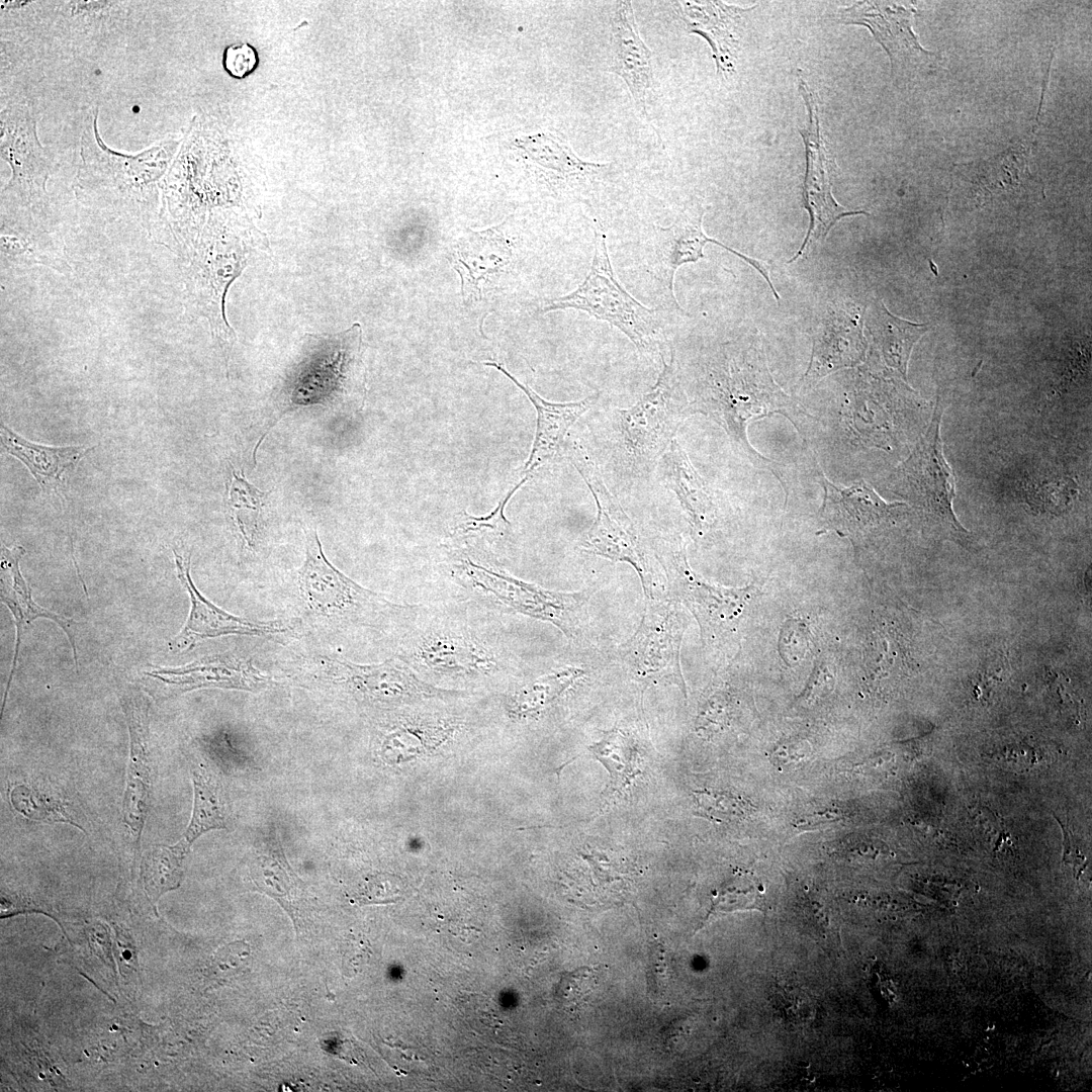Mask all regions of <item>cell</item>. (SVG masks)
I'll list each match as a JSON object with an SVG mask.
<instances>
[{
	"label": "cell",
	"instance_id": "ab89813d",
	"mask_svg": "<svg viewBox=\"0 0 1092 1092\" xmlns=\"http://www.w3.org/2000/svg\"><path fill=\"white\" fill-rule=\"evenodd\" d=\"M526 482L521 478L487 516L475 517L463 512L454 528L453 536L459 539L502 537L511 526L505 517V508L516 491Z\"/></svg>",
	"mask_w": 1092,
	"mask_h": 1092
},
{
	"label": "cell",
	"instance_id": "cb8c5ba5",
	"mask_svg": "<svg viewBox=\"0 0 1092 1092\" xmlns=\"http://www.w3.org/2000/svg\"><path fill=\"white\" fill-rule=\"evenodd\" d=\"M25 553L26 550L22 545L15 544L12 547H7L6 545H4V543H1L0 597L1 602L10 610L14 618L16 627L14 655L6 686V691L4 693L1 713H3L7 695L10 690L12 678L15 672L22 634L30 627L32 622L36 619H49L51 621H54L56 624L59 625L60 628L63 629L71 644L74 654V660L78 669L77 648L75 645V639L72 631V626L74 622L70 618H67L52 610L39 606L33 600L31 588L28 582L24 579L19 566V561L25 555Z\"/></svg>",
	"mask_w": 1092,
	"mask_h": 1092
},
{
	"label": "cell",
	"instance_id": "4dcf8cb0",
	"mask_svg": "<svg viewBox=\"0 0 1092 1092\" xmlns=\"http://www.w3.org/2000/svg\"><path fill=\"white\" fill-rule=\"evenodd\" d=\"M867 325L886 364L906 378L912 349L929 330L928 325L914 324L897 317L882 301L873 306Z\"/></svg>",
	"mask_w": 1092,
	"mask_h": 1092
},
{
	"label": "cell",
	"instance_id": "74e56055",
	"mask_svg": "<svg viewBox=\"0 0 1092 1092\" xmlns=\"http://www.w3.org/2000/svg\"><path fill=\"white\" fill-rule=\"evenodd\" d=\"M1076 483L1067 477H1042L1023 482L1021 491L1025 503L1037 513L1060 514L1074 500Z\"/></svg>",
	"mask_w": 1092,
	"mask_h": 1092
},
{
	"label": "cell",
	"instance_id": "83f0119b",
	"mask_svg": "<svg viewBox=\"0 0 1092 1092\" xmlns=\"http://www.w3.org/2000/svg\"><path fill=\"white\" fill-rule=\"evenodd\" d=\"M657 466L664 485L675 494L693 532L703 535L716 520V506L704 479L676 439Z\"/></svg>",
	"mask_w": 1092,
	"mask_h": 1092
},
{
	"label": "cell",
	"instance_id": "ac0fdd59",
	"mask_svg": "<svg viewBox=\"0 0 1092 1092\" xmlns=\"http://www.w3.org/2000/svg\"><path fill=\"white\" fill-rule=\"evenodd\" d=\"M0 252L5 268L40 265L62 274L72 271L64 241L44 214L1 209Z\"/></svg>",
	"mask_w": 1092,
	"mask_h": 1092
},
{
	"label": "cell",
	"instance_id": "52a82bcc",
	"mask_svg": "<svg viewBox=\"0 0 1092 1092\" xmlns=\"http://www.w3.org/2000/svg\"><path fill=\"white\" fill-rule=\"evenodd\" d=\"M569 458L597 507L595 521L580 542L581 548L611 561L629 564L639 576L648 601L665 599L667 583L664 574L655 565L657 559L654 553L648 549L634 522L606 485L596 461L578 443L571 446Z\"/></svg>",
	"mask_w": 1092,
	"mask_h": 1092
},
{
	"label": "cell",
	"instance_id": "7402d4cb",
	"mask_svg": "<svg viewBox=\"0 0 1092 1092\" xmlns=\"http://www.w3.org/2000/svg\"><path fill=\"white\" fill-rule=\"evenodd\" d=\"M494 367L507 376L529 398L536 410L537 424L529 458L524 465L522 477L526 481L544 465L559 455L565 436L570 428L586 414L599 400L596 392L582 399L570 402H552L544 399L528 384L522 383L500 364L489 361L484 363Z\"/></svg>",
	"mask_w": 1092,
	"mask_h": 1092
},
{
	"label": "cell",
	"instance_id": "ee69618b",
	"mask_svg": "<svg viewBox=\"0 0 1092 1092\" xmlns=\"http://www.w3.org/2000/svg\"><path fill=\"white\" fill-rule=\"evenodd\" d=\"M223 64L230 75L235 78H244L257 67L258 55L249 43L233 44L225 49Z\"/></svg>",
	"mask_w": 1092,
	"mask_h": 1092
},
{
	"label": "cell",
	"instance_id": "8d00e7d4",
	"mask_svg": "<svg viewBox=\"0 0 1092 1092\" xmlns=\"http://www.w3.org/2000/svg\"><path fill=\"white\" fill-rule=\"evenodd\" d=\"M189 847L178 841L175 845L157 844L144 856L142 877L144 888L155 903L166 892L179 887L183 858Z\"/></svg>",
	"mask_w": 1092,
	"mask_h": 1092
},
{
	"label": "cell",
	"instance_id": "484cf974",
	"mask_svg": "<svg viewBox=\"0 0 1092 1092\" xmlns=\"http://www.w3.org/2000/svg\"><path fill=\"white\" fill-rule=\"evenodd\" d=\"M672 4L688 32L700 34L709 42L718 73L724 77L732 74L742 15L747 9L711 1H679Z\"/></svg>",
	"mask_w": 1092,
	"mask_h": 1092
},
{
	"label": "cell",
	"instance_id": "30bf717a",
	"mask_svg": "<svg viewBox=\"0 0 1092 1092\" xmlns=\"http://www.w3.org/2000/svg\"><path fill=\"white\" fill-rule=\"evenodd\" d=\"M0 155L11 176L1 191V209L44 214L49 201L47 183L56 167L40 144L36 119L26 102H13L0 113Z\"/></svg>",
	"mask_w": 1092,
	"mask_h": 1092
},
{
	"label": "cell",
	"instance_id": "f35d334b",
	"mask_svg": "<svg viewBox=\"0 0 1092 1092\" xmlns=\"http://www.w3.org/2000/svg\"><path fill=\"white\" fill-rule=\"evenodd\" d=\"M13 807L31 820L44 822H67L81 828L73 821L64 804L41 790L32 787L16 786L10 795Z\"/></svg>",
	"mask_w": 1092,
	"mask_h": 1092
},
{
	"label": "cell",
	"instance_id": "ffe728a7",
	"mask_svg": "<svg viewBox=\"0 0 1092 1092\" xmlns=\"http://www.w3.org/2000/svg\"><path fill=\"white\" fill-rule=\"evenodd\" d=\"M449 259L460 276L463 301L470 303L481 299V285L492 283L509 271L513 246L503 224L469 230L451 247Z\"/></svg>",
	"mask_w": 1092,
	"mask_h": 1092
},
{
	"label": "cell",
	"instance_id": "ba28073f",
	"mask_svg": "<svg viewBox=\"0 0 1092 1092\" xmlns=\"http://www.w3.org/2000/svg\"><path fill=\"white\" fill-rule=\"evenodd\" d=\"M300 594L315 614L364 626H376L380 620L407 622L421 608L396 605L364 588L326 558L314 530L306 531V554L298 572Z\"/></svg>",
	"mask_w": 1092,
	"mask_h": 1092
},
{
	"label": "cell",
	"instance_id": "f6af8a7d",
	"mask_svg": "<svg viewBox=\"0 0 1092 1092\" xmlns=\"http://www.w3.org/2000/svg\"><path fill=\"white\" fill-rule=\"evenodd\" d=\"M732 711L731 701L728 695L716 693L711 696L700 714L701 727L714 729L722 726L730 720Z\"/></svg>",
	"mask_w": 1092,
	"mask_h": 1092
},
{
	"label": "cell",
	"instance_id": "d590c367",
	"mask_svg": "<svg viewBox=\"0 0 1092 1092\" xmlns=\"http://www.w3.org/2000/svg\"><path fill=\"white\" fill-rule=\"evenodd\" d=\"M194 805L190 823L179 840L190 848L192 842L211 829L226 828V812L218 782L204 768L192 770Z\"/></svg>",
	"mask_w": 1092,
	"mask_h": 1092
},
{
	"label": "cell",
	"instance_id": "7c38bea8",
	"mask_svg": "<svg viewBox=\"0 0 1092 1092\" xmlns=\"http://www.w3.org/2000/svg\"><path fill=\"white\" fill-rule=\"evenodd\" d=\"M686 627V617L676 600L648 601L638 628L621 646L623 661L638 678L667 680L686 695L679 658Z\"/></svg>",
	"mask_w": 1092,
	"mask_h": 1092
},
{
	"label": "cell",
	"instance_id": "4fadbf2b",
	"mask_svg": "<svg viewBox=\"0 0 1092 1092\" xmlns=\"http://www.w3.org/2000/svg\"><path fill=\"white\" fill-rule=\"evenodd\" d=\"M653 553L672 597L695 615L703 632L722 633L739 620L751 587L727 588L704 580L689 565L685 545L676 539L654 540Z\"/></svg>",
	"mask_w": 1092,
	"mask_h": 1092
},
{
	"label": "cell",
	"instance_id": "c3c4849f",
	"mask_svg": "<svg viewBox=\"0 0 1092 1092\" xmlns=\"http://www.w3.org/2000/svg\"><path fill=\"white\" fill-rule=\"evenodd\" d=\"M838 820L837 812L833 810H827L825 812H818L799 820L797 827L801 829L814 828L822 825H828L829 823Z\"/></svg>",
	"mask_w": 1092,
	"mask_h": 1092
},
{
	"label": "cell",
	"instance_id": "60d3db41",
	"mask_svg": "<svg viewBox=\"0 0 1092 1092\" xmlns=\"http://www.w3.org/2000/svg\"><path fill=\"white\" fill-rule=\"evenodd\" d=\"M762 904L761 885L751 876L738 875L721 888L714 899L712 910L714 912L761 910Z\"/></svg>",
	"mask_w": 1092,
	"mask_h": 1092
},
{
	"label": "cell",
	"instance_id": "f1b7e54d",
	"mask_svg": "<svg viewBox=\"0 0 1092 1092\" xmlns=\"http://www.w3.org/2000/svg\"><path fill=\"white\" fill-rule=\"evenodd\" d=\"M1 444L29 470L43 492L58 493L69 474L97 446L53 447L30 442L1 423Z\"/></svg>",
	"mask_w": 1092,
	"mask_h": 1092
},
{
	"label": "cell",
	"instance_id": "9c48e42d",
	"mask_svg": "<svg viewBox=\"0 0 1092 1092\" xmlns=\"http://www.w3.org/2000/svg\"><path fill=\"white\" fill-rule=\"evenodd\" d=\"M943 406L939 399L925 434L898 470L899 491L910 500L936 533L965 539L969 532L953 512L954 475L948 465L940 438Z\"/></svg>",
	"mask_w": 1092,
	"mask_h": 1092
},
{
	"label": "cell",
	"instance_id": "44dd1931",
	"mask_svg": "<svg viewBox=\"0 0 1092 1092\" xmlns=\"http://www.w3.org/2000/svg\"><path fill=\"white\" fill-rule=\"evenodd\" d=\"M145 675L167 696L200 688L257 691L267 679L252 663L235 654L205 656L177 667H153Z\"/></svg>",
	"mask_w": 1092,
	"mask_h": 1092
},
{
	"label": "cell",
	"instance_id": "b9f144b4",
	"mask_svg": "<svg viewBox=\"0 0 1092 1092\" xmlns=\"http://www.w3.org/2000/svg\"><path fill=\"white\" fill-rule=\"evenodd\" d=\"M695 799L698 809L705 817L718 821L742 819L751 810L747 802L728 793L696 792Z\"/></svg>",
	"mask_w": 1092,
	"mask_h": 1092
},
{
	"label": "cell",
	"instance_id": "d6a6232c",
	"mask_svg": "<svg viewBox=\"0 0 1092 1092\" xmlns=\"http://www.w3.org/2000/svg\"><path fill=\"white\" fill-rule=\"evenodd\" d=\"M586 671L574 665L557 667L519 686L509 700V708L518 716L539 713L551 706Z\"/></svg>",
	"mask_w": 1092,
	"mask_h": 1092
},
{
	"label": "cell",
	"instance_id": "5bb4252c",
	"mask_svg": "<svg viewBox=\"0 0 1092 1092\" xmlns=\"http://www.w3.org/2000/svg\"><path fill=\"white\" fill-rule=\"evenodd\" d=\"M704 214L705 207L702 202L693 199L686 203L669 226H653L652 251L647 262V272L655 281L664 305L677 311L681 308L674 296V275L681 265L704 259L703 250L708 243L728 250L759 273H763L765 269L760 261L708 237L703 231Z\"/></svg>",
	"mask_w": 1092,
	"mask_h": 1092
},
{
	"label": "cell",
	"instance_id": "8992f818",
	"mask_svg": "<svg viewBox=\"0 0 1092 1092\" xmlns=\"http://www.w3.org/2000/svg\"><path fill=\"white\" fill-rule=\"evenodd\" d=\"M361 356L359 324L334 334H306L276 393L278 420L290 410L342 398L355 381L361 382Z\"/></svg>",
	"mask_w": 1092,
	"mask_h": 1092
},
{
	"label": "cell",
	"instance_id": "6da1fadb",
	"mask_svg": "<svg viewBox=\"0 0 1092 1092\" xmlns=\"http://www.w3.org/2000/svg\"><path fill=\"white\" fill-rule=\"evenodd\" d=\"M97 119L98 107L84 118L81 161L73 182L76 198L94 210L140 222L151 237L177 143L164 139L138 154H122L105 145Z\"/></svg>",
	"mask_w": 1092,
	"mask_h": 1092
},
{
	"label": "cell",
	"instance_id": "e575fe53",
	"mask_svg": "<svg viewBox=\"0 0 1092 1092\" xmlns=\"http://www.w3.org/2000/svg\"><path fill=\"white\" fill-rule=\"evenodd\" d=\"M594 756L605 766L615 790L622 792L640 774L641 755L638 743L627 732L614 728L589 746Z\"/></svg>",
	"mask_w": 1092,
	"mask_h": 1092
},
{
	"label": "cell",
	"instance_id": "603a6c76",
	"mask_svg": "<svg viewBox=\"0 0 1092 1092\" xmlns=\"http://www.w3.org/2000/svg\"><path fill=\"white\" fill-rule=\"evenodd\" d=\"M610 23V59L605 71L624 80L639 114L650 124L646 94L652 86L653 53L640 36L632 3L618 2Z\"/></svg>",
	"mask_w": 1092,
	"mask_h": 1092
},
{
	"label": "cell",
	"instance_id": "4316f807",
	"mask_svg": "<svg viewBox=\"0 0 1092 1092\" xmlns=\"http://www.w3.org/2000/svg\"><path fill=\"white\" fill-rule=\"evenodd\" d=\"M521 148L538 165L549 186L558 190L582 192L590 189L607 174L610 166L582 161L567 144L551 133L524 138Z\"/></svg>",
	"mask_w": 1092,
	"mask_h": 1092
},
{
	"label": "cell",
	"instance_id": "836d02e7",
	"mask_svg": "<svg viewBox=\"0 0 1092 1092\" xmlns=\"http://www.w3.org/2000/svg\"><path fill=\"white\" fill-rule=\"evenodd\" d=\"M226 507L235 533L249 550L256 546L261 528V512L267 493L251 484L242 471L232 466Z\"/></svg>",
	"mask_w": 1092,
	"mask_h": 1092
},
{
	"label": "cell",
	"instance_id": "f546056e",
	"mask_svg": "<svg viewBox=\"0 0 1092 1092\" xmlns=\"http://www.w3.org/2000/svg\"><path fill=\"white\" fill-rule=\"evenodd\" d=\"M864 351L866 343L857 320L844 311H834L814 337L805 379H818L839 368L853 366L861 361Z\"/></svg>",
	"mask_w": 1092,
	"mask_h": 1092
},
{
	"label": "cell",
	"instance_id": "7bdbcfd3",
	"mask_svg": "<svg viewBox=\"0 0 1092 1092\" xmlns=\"http://www.w3.org/2000/svg\"><path fill=\"white\" fill-rule=\"evenodd\" d=\"M809 646V632L805 624L792 620L787 622L781 632L779 650L783 659L794 664L800 661Z\"/></svg>",
	"mask_w": 1092,
	"mask_h": 1092
},
{
	"label": "cell",
	"instance_id": "7dc6e473",
	"mask_svg": "<svg viewBox=\"0 0 1092 1092\" xmlns=\"http://www.w3.org/2000/svg\"><path fill=\"white\" fill-rule=\"evenodd\" d=\"M808 752L809 746L804 741L793 740L780 745L774 755L779 762L788 763L803 759Z\"/></svg>",
	"mask_w": 1092,
	"mask_h": 1092
},
{
	"label": "cell",
	"instance_id": "e0dca14e",
	"mask_svg": "<svg viewBox=\"0 0 1092 1092\" xmlns=\"http://www.w3.org/2000/svg\"><path fill=\"white\" fill-rule=\"evenodd\" d=\"M176 573L190 598V612L181 631L170 639L172 652H185L200 641L226 635H267L287 631L282 622H253L216 607L197 590L190 575V554L172 550Z\"/></svg>",
	"mask_w": 1092,
	"mask_h": 1092
},
{
	"label": "cell",
	"instance_id": "3957f363",
	"mask_svg": "<svg viewBox=\"0 0 1092 1092\" xmlns=\"http://www.w3.org/2000/svg\"><path fill=\"white\" fill-rule=\"evenodd\" d=\"M396 655L424 681L475 682L507 673L500 639L464 611L422 616Z\"/></svg>",
	"mask_w": 1092,
	"mask_h": 1092
},
{
	"label": "cell",
	"instance_id": "8fae6325",
	"mask_svg": "<svg viewBox=\"0 0 1092 1092\" xmlns=\"http://www.w3.org/2000/svg\"><path fill=\"white\" fill-rule=\"evenodd\" d=\"M463 566L465 577L462 580L469 581L466 585L485 603L503 611L549 622L569 638L577 635L582 609L588 599L586 592L549 590L469 560Z\"/></svg>",
	"mask_w": 1092,
	"mask_h": 1092
},
{
	"label": "cell",
	"instance_id": "7a4b0ae2",
	"mask_svg": "<svg viewBox=\"0 0 1092 1092\" xmlns=\"http://www.w3.org/2000/svg\"><path fill=\"white\" fill-rule=\"evenodd\" d=\"M692 414H703L718 423L732 445L754 462L765 461L747 439V425L752 419L797 412L791 398L771 379L756 352L728 349L710 358L704 365L689 400ZM792 421V419H791Z\"/></svg>",
	"mask_w": 1092,
	"mask_h": 1092
},
{
	"label": "cell",
	"instance_id": "d4e9b609",
	"mask_svg": "<svg viewBox=\"0 0 1092 1092\" xmlns=\"http://www.w3.org/2000/svg\"><path fill=\"white\" fill-rule=\"evenodd\" d=\"M824 499L820 516L827 529L843 535L868 532L886 522L892 511L903 505L887 504L864 481L841 487L821 476Z\"/></svg>",
	"mask_w": 1092,
	"mask_h": 1092
},
{
	"label": "cell",
	"instance_id": "bcb514c9",
	"mask_svg": "<svg viewBox=\"0 0 1092 1092\" xmlns=\"http://www.w3.org/2000/svg\"><path fill=\"white\" fill-rule=\"evenodd\" d=\"M834 684V677L828 670V667L823 664H817L814 668L806 690L802 694V698L808 702H812L821 696L828 694Z\"/></svg>",
	"mask_w": 1092,
	"mask_h": 1092
},
{
	"label": "cell",
	"instance_id": "5b68a950",
	"mask_svg": "<svg viewBox=\"0 0 1092 1092\" xmlns=\"http://www.w3.org/2000/svg\"><path fill=\"white\" fill-rule=\"evenodd\" d=\"M654 386L633 405L613 412V429L620 457L634 475L650 473L661 459L682 421L692 416L681 388L673 349Z\"/></svg>",
	"mask_w": 1092,
	"mask_h": 1092
},
{
	"label": "cell",
	"instance_id": "d6986e66",
	"mask_svg": "<svg viewBox=\"0 0 1092 1092\" xmlns=\"http://www.w3.org/2000/svg\"><path fill=\"white\" fill-rule=\"evenodd\" d=\"M326 666L337 681L375 702L399 704L453 693L427 684L397 656L369 665L337 659Z\"/></svg>",
	"mask_w": 1092,
	"mask_h": 1092
},
{
	"label": "cell",
	"instance_id": "1f68e13d",
	"mask_svg": "<svg viewBox=\"0 0 1092 1092\" xmlns=\"http://www.w3.org/2000/svg\"><path fill=\"white\" fill-rule=\"evenodd\" d=\"M454 720L442 717L406 718L384 737L382 751L394 760H408L439 747L456 731Z\"/></svg>",
	"mask_w": 1092,
	"mask_h": 1092
},
{
	"label": "cell",
	"instance_id": "277c9868",
	"mask_svg": "<svg viewBox=\"0 0 1092 1092\" xmlns=\"http://www.w3.org/2000/svg\"><path fill=\"white\" fill-rule=\"evenodd\" d=\"M578 309L620 330L644 356H662L665 344L661 311L636 300L617 280L610 261L607 236L602 225L595 229V252L589 271L572 292L546 299L537 310L544 313Z\"/></svg>",
	"mask_w": 1092,
	"mask_h": 1092
},
{
	"label": "cell",
	"instance_id": "9a60e30c",
	"mask_svg": "<svg viewBox=\"0 0 1092 1092\" xmlns=\"http://www.w3.org/2000/svg\"><path fill=\"white\" fill-rule=\"evenodd\" d=\"M798 80L799 91L808 111L807 126L800 128V133L806 148L807 166L803 195L805 207L810 215V225L805 241L789 262L802 257L814 243L824 240L842 217L866 213L863 210L846 209L834 199L831 192L830 173L835 164L828 156L821 133L818 104L802 76H799Z\"/></svg>",
	"mask_w": 1092,
	"mask_h": 1092
},
{
	"label": "cell",
	"instance_id": "2e32d148",
	"mask_svg": "<svg viewBox=\"0 0 1092 1092\" xmlns=\"http://www.w3.org/2000/svg\"><path fill=\"white\" fill-rule=\"evenodd\" d=\"M915 10L896 2L863 1L838 9L830 19L867 26L888 54L893 75L916 73L932 54L923 50L912 30Z\"/></svg>",
	"mask_w": 1092,
	"mask_h": 1092
}]
</instances>
